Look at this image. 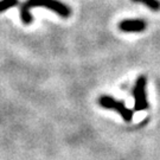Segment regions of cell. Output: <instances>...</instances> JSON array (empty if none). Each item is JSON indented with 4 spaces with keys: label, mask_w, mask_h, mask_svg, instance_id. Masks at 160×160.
Listing matches in <instances>:
<instances>
[{
    "label": "cell",
    "mask_w": 160,
    "mask_h": 160,
    "mask_svg": "<svg viewBox=\"0 0 160 160\" xmlns=\"http://www.w3.org/2000/svg\"><path fill=\"white\" fill-rule=\"evenodd\" d=\"M25 5L30 10L32 7H45L50 11L57 13L59 17L69 18L71 16V8L67 4H64L59 0H26Z\"/></svg>",
    "instance_id": "obj_1"
},
{
    "label": "cell",
    "mask_w": 160,
    "mask_h": 160,
    "mask_svg": "<svg viewBox=\"0 0 160 160\" xmlns=\"http://www.w3.org/2000/svg\"><path fill=\"white\" fill-rule=\"evenodd\" d=\"M98 104L106 109L115 110L116 113H119L122 116V119L126 122H131L133 119L134 110L127 108L123 101H118L114 97L108 96V95H102V96L98 97Z\"/></svg>",
    "instance_id": "obj_2"
},
{
    "label": "cell",
    "mask_w": 160,
    "mask_h": 160,
    "mask_svg": "<svg viewBox=\"0 0 160 160\" xmlns=\"http://www.w3.org/2000/svg\"><path fill=\"white\" fill-rule=\"evenodd\" d=\"M146 84H147V78L146 76H139L135 86L133 88V96L135 100L134 103V110L140 112V110H146L148 108V101L146 96Z\"/></svg>",
    "instance_id": "obj_3"
},
{
    "label": "cell",
    "mask_w": 160,
    "mask_h": 160,
    "mask_svg": "<svg viewBox=\"0 0 160 160\" xmlns=\"http://www.w3.org/2000/svg\"><path fill=\"white\" fill-rule=\"evenodd\" d=\"M147 28L143 19H125L119 23V29L122 32H142Z\"/></svg>",
    "instance_id": "obj_4"
},
{
    "label": "cell",
    "mask_w": 160,
    "mask_h": 160,
    "mask_svg": "<svg viewBox=\"0 0 160 160\" xmlns=\"http://www.w3.org/2000/svg\"><path fill=\"white\" fill-rule=\"evenodd\" d=\"M19 12H20V19H22V22L24 24L28 25V24H31L33 22V17H32V14L30 12V8L25 5V2L19 5Z\"/></svg>",
    "instance_id": "obj_5"
},
{
    "label": "cell",
    "mask_w": 160,
    "mask_h": 160,
    "mask_svg": "<svg viewBox=\"0 0 160 160\" xmlns=\"http://www.w3.org/2000/svg\"><path fill=\"white\" fill-rule=\"evenodd\" d=\"M134 2H141L152 11H160V0H132Z\"/></svg>",
    "instance_id": "obj_6"
},
{
    "label": "cell",
    "mask_w": 160,
    "mask_h": 160,
    "mask_svg": "<svg viewBox=\"0 0 160 160\" xmlns=\"http://www.w3.org/2000/svg\"><path fill=\"white\" fill-rule=\"evenodd\" d=\"M20 5L19 0H0V13L10 10L14 6Z\"/></svg>",
    "instance_id": "obj_7"
}]
</instances>
